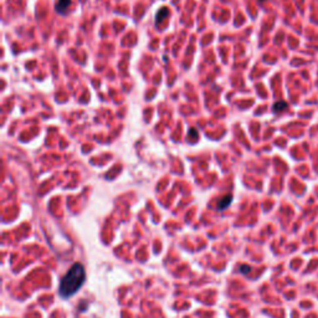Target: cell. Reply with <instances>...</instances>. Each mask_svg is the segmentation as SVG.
<instances>
[{
  "instance_id": "1",
  "label": "cell",
  "mask_w": 318,
  "mask_h": 318,
  "mask_svg": "<svg viewBox=\"0 0 318 318\" xmlns=\"http://www.w3.org/2000/svg\"><path fill=\"white\" fill-rule=\"evenodd\" d=\"M85 280H86V272H85L84 266L81 264L72 265L71 269L66 272V275L61 280L60 295L65 298L74 296L82 287Z\"/></svg>"
},
{
  "instance_id": "2",
  "label": "cell",
  "mask_w": 318,
  "mask_h": 318,
  "mask_svg": "<svg viewBox=\"0 0 318 318\" xmlns=\"http://www.w3.org/2000/svg\"><path fill=\"white\" fill-rule=\"evenodd\" d=\"M71 0H57L55 4L56 12L60 13V14H66L68 9L70 8Z\"/></svg>"
},
{
  "instance_id": "3",
  "label": "cell",
  "mask_w": 318,
  "mask_h": 318,
  "mask_svg": "<svg viewBox=\"0 0 318 318\" xmlns=\"http://www.w3.org/2000/svg\"><path fill=\"white\" fill-rule=\"evenodd\" d=\"M168 15H169V9H168V8H165V7L160 8V9L158 10V13H157V15H156V25L159 26L160 24L163 23V20L168 18Z\"/></svg>"
},
{
  "instance_id": "4",
  "label": "cell",
  "mask_w": 318,
  "mask_h": 318,
  "mask_svg": "<svg viewBox=\"0 0 318 318\" xmlns=\"http://www.w3.org/2000/svg\"><path fill=\"white\" fill-rule=\"evenodd\" d=\"M287 102H285V101H279V102H276L274 105V107H272V109H274V112H276V113H280V112L285 111V109H287Z\"/></svg>"
},
{
  "instance_id": "5",
  "label": "cell",
  "mask_w": 318,
  "mask_h": 318,
  "mask_svg": "<svg viewBox=\"0 0 318 318\" xmlns=\"http://www.w3.org/2000/svg\"><path fill=\"white\" fill-rule=\"evenodd\" d=\"M231 200H232V195H225V197L223 198V200L219 203V209L224 210L226 207H229V204L231 203Z\"/></svg>"
},
{
  "instance_id": "6",
  "label": "cell",
  "mask_w": 318,
  "mask_h": 318,
  "mask_svg": "<svg viewBox=\"0 0 318 318\" xmlns=\"http://www.w3.org/2000/svg\"><path fill=\"white\" fill-rule=\"evenodd\" d=\"M190 136L194 138V140H198V137H199V136H198V132L194 130V128H192L190 130Z\"/></svg>"
}]
</instances>
